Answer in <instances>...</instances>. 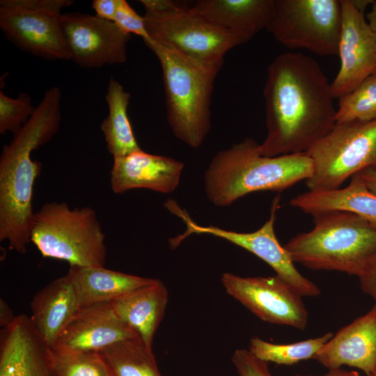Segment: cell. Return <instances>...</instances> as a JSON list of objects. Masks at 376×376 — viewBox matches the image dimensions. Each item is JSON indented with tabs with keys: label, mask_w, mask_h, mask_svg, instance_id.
Wrapping results in <instances>:
<instances>
[{
	"label": "cell",
	"mask_w": 376,
	"mask_h": 376,
	"mask_svg": "<svg viewBox=\"0 0 376 376\" xmlns=\"http://www.w3.org/2000/svg\"><path fill=\"white\" fill-rule=\"evenodd\" d=\"M263 95L264 156L307 152L336 124L331 84L310 56L292 52L277 56L267 68Z\"/></svg>",
	"instance_id": "1"
},
{
	"label": "cell",
	"mask_w": 376,
	"mask_h": 376,
	"mask_svg": "<svg viewBox=\"0 0 376 376\" xmlns=\"http://www.w3.org/2000/svg\"><path fill=\"white\" fill-rule=\"evenodd\" d=\"M61 106L60 88H49L0 155V241H7L10 249L20 253L26 252L31 242L33 187L42 167L31 154L58 132Z\"/></svg>",
	"instance_id": "2"
},
{
	"label": "cell",
	"mask_w": 376,
	"mask_h": 376,
	"mask_svg": "<svg viewBox=\"0 0 376 376\" xmlns=\"http://www.w3.org/2000/svg\"><path fill=\"white\" fill-rule=\"evenodd\" d=\"M313 169L306 152L264 156L260 144L247 137L216 154L205 171L204 189L210 202L224 207L255 191L285 190L308 180Z\"/></svg>",
	"instance_id": "3"
},
{
	"label": "cell",
	"mask_w": 376,
	"mask_h": 376,
	"mask_svg": "<svg viewBox=\"0 0 376 376\" xmlns=\"http://www.w3.org/2000/svg\"><path fill=\"white\" fill-rule=\"evenodd\" d=\"M143 42L162 67L167 120L174 136L198 148L210 131L212 95L224 60L203 61Z\"/></svg>",
	"instance_id": "4"
},
{
	"label": "cell",
	"mask_w": 376,
	"mask_h": 376,
	"mask_svg": "<svg viewBox=\"0 0 376 376\" xmlns=\"http://www.w3.org/2000/svg\"><path fill=\"white\" fill-rule=\"evenodd\" d=\"M314 226L291 238L284 247L294 263L313 270H333L358 276L376 254V227L348 211L313 214Z\"/></svg>",
	"instance_id": "5"
},
{
	"label": "cell",
	"mask_w": 376,
	"mask_h": 376,
	"mask_svg": "<svg viewBox=\"0 0 376 376\" xmlns=\"http://www.w3.org/2000/svg\"><path fill=\"white\" fill-rule=\"evenodd\" d=\"M105 235L95 210L69 207L65 201L47 202L35 212L31 242L42 256L70 266H104Z\"/></svg>",
	"instance_id": "6"
},
{
	"label": "cell",
	"mask_w": 376,
	"mask_h": 376,
	"mask_svg": "<svg viewBox=\"0 0 376 376\" xmlns=\"http://www.w3.org/2000/svg\"><path fill=\"white\" fill-rule=\"evenodd\" d=\"M152 42L203 61L224 60L231 49L247 40L216 26L191 7L171 0H141Z\"/></svg>",
	"instance_id": "7"
},
{
	"label": "cell",
	"mask_w": 376,
	"mask_h": 376,
	"mask_svg": "<svg viewBox=\"0 0 376 376\" xmlns=\"http://www.w3.org/2000/svg\"><path fill=\"white\" fill-rule=\"evenodd\" d=\"M306 153L313 166L308 191L340 189L361 171L376 168V120L336 123Z\"/></svg>",
	"instance_id": "8"
},
{
	"label": "cell",
	"mask_w": 376,
	"mask_h": 376,
	"mask_svg": "<svg viewBox=\"0 0 376 376\" xmlns=\"http://www.w3.org/2000/svg\"><path fill=\"white\" fill-rule=\"evenodd\" d=\"M340 0H274L266 29L283 45L320 56L338 55Z\"/></svg>",
	"instance_id": "9"
},
{
	"label": "cell",
	"mask_w": 376,
	"mask_h": 376,
	"mask_svg": "<svg viewBox=\"0 0 376 376\" xmlns=\"http://www.w3.org/2000/svg\"><path fill=\"white\" fill-rule=\"evenodd\" d=\"M71 0H1L0 28L21 50L47 60H71L61 10Z\"/></svg>",
	"instance_id": "10"
},
{
	"label": "cell",
	"mask_w": 376,
	"mask_h": 376,
	"mask_svg": "<svg viewBox=\"0 0 376 376\" xmlns=\"http://www.w3.org/2000/svg\"><path fill=\"white\" fill-rule=\"evenodd\" d=\"M279 198L272 206L269 219L258 230L251 233H237L214 226H200L191 219L189 214L175 203L169 199L164 206L178 217L186 226L185 231L170 240L173 247L192 234H207L228 240L253 253L267 263L284 281L301 297H317L320 294L319 287L304 276L295 267L290 253L279 242L274 232L276 212L279 207Z\"/></svg>",
	"instance_id": "11"
},
{
	"label": "cell",
	"mask_w": 376,
	"mask_h": 376,
	"mask_svg": "<svg viewBox=\"0 0 376 376\" xmlns=\"http://www.w3.org/2000/svg\"><path fill=\"white\" fill-rule=\"evenodd\" d=\"M226 292L262 320L304 329L308 313L302 297L279 276L242 277L224 273Z\"/></svg>",
	"instance_id": "12"
},
{
	"label": "cell",
	"mask_w": 376,
	"mask_h": 376,
	"mask_svg": "<svg viewBox=\"0 0 376 376\" xmlns=\"http://www.w3.org/2000/svg\"><path fill=\"white\" fill-rule=\"evenodd\" d=\"M61 24L71 60L79 66L100 68L126 62L131 36L113 22L73 12L62 14Z\"/></svg>",
	"instance_id": "13"
},
{
	"label": "cell",
	"mask_w": 376,
	"mask_h": 376,
	"mask_svg": "<svg viewBox=\"0 0 376 376\" xmlns=\"http://www.w3.org/2000/svg\"><path fill=\"white\" fill-rule=\"evenodd\" d=\"M342 25L338 55L340 66L331 83L334 98H340L376 75V31L352 0H340Z\"/></svg>",
	"instance_id": "14"
},
{
	"label": "cell",
	"mask_w": 376,
	"mask_h": 376,
	"mask_svg": "<svg viewBox=\"0 0 376 376\" xmlns=\"http://www.w3.org/2000/svg\"><path fill=\"white\" fill-rule=\"evenodd\" d=\"M137 336L118 318L111 303L97 304L79 308L61 331L52 348L56 352L99 353L115 343Z\"/></svg>",
	"instance_id": "15"
},
{
	"label": "cell",
	"mask_w": 376,
	"mask_h": 376,
	"mask_svg": "<svg viewBox=\"0 0 376 376\" xmlns=\"http://www.w3.org/2000/svg\"><path fill=\"white\" fill-rule=\"evenodd\" d=\"M0 376H58L52 347L27 318L1 330Z\"/></svg>",
	"instance_id": "16"
},
{
	"label": "cell",
	"mask_w": 376,
	"mask_h": 376,
	"mask_svg": "<svg viewBox=\"0 0 376 376\" xmlns=\"http://www.w3.org/2000/svg\"><path fill=\"white\" fill-rule=\"evenodd\" d=\"M313 359L329 370L346 365L370 376L376 368V304L340 329Z\"/></svg>",
	"instance_id": "17"
},
{
	"label": "cell",
	"mask_w": 376,
	"mask_h": 376,
	"mask_svg": "<svg viewBox=\"0 0 376 376\" xmlns=\"http://www.w3.org/2000/svg\"><path fill=\"white\" fill-rule=\"evenodd\" d=\"M184 168L182 162L142 149L113 159L110 172L112 191L117 194L134 189H148L162 194L178 187Z\"/></svg>",
	"instance_id": "18"
},
{
	"label": "cell",
	"mask_w": 376,
	"mask_h": 376,
	"mask_svg": "<svg viewBox=\"0 0 376 376\" xmlns=\"http://www.w3.org/2000/svg\"><path fill=\"white\" fill-rule=\"evenodd\" d=\"M191 8L216 26L248 41L267 29L273 14L274 0H199Z\"/></svg>",
	"instance_id": "19"
},
{
	"label": "cell",
	"mask_w": 376,
	"mask_h": 376,
	"mask_svg": "<svg viewBox=\"0 0 376 376\" xmlns=\"http://www.w3.org/2000/svg\"><path fill=\"white\" fill-rule=\"evenodd\" d=\"M30 320L52 347L64 327L79 309L72 281L67 273L51 281L32 299Z\"/></svg>",
	"instance_id": "20"
},
{
	"label": "cell",
	"mask_w": 376,
	"mask_h": 376,
	"mask_svg": "<svg viewBox=\"0 0 376 376\" xmlns=\"http://www.w3.org/2000/svg\"><path fill=\"white\" fill-rule=\"evenodd\" d=\"M168 291L162 281L134 290L111 303L118 318L152 349L155 334L164 318Z\"/></svg>",
	"instance_id": "21"
},
{
	"label": "cell",
	"mask_w": 376,
	"mask_h": 376,
	"mask_svg": "<svg viewBox=\"0 0 376 376\" xmlns=\"http://www.w3.org/2000/svg\"><path fill=\"white\" fill-rule=\"evenodd\" d=\"M68 274L72 281L79 308L110 304L156 280L108 269L104 266H70Z\"/></svg>",
	"instance_id": "22"
},
{
	"label": "cell",
	"mask_w": 376,
	"mask_h": 376,
	"mask_svg": "<svg viewBox=\"0 0 376 376\" xmlns=\"http://www.w3.org/2000/svg\"><path fill=\"white\" fill-rule=\"evenodd\" d=\"M290 205L311 214L328 210L352 212L376 227V194L366 188L357 174L345 187L325 191H308L294 197Z\"/></svg>",
	"instance_id": "23"
},
{
	"label": "cell",
	"mask_w": 376,
	"mask_h": 376,
	"mask_svg": "<svg viewBox=\"0 0 376 376\" xmlns=\"http://www.w3.org/2000/svg\"><path fill=\"white\" fill-rule=\"evenodd\" d=\"M130 97V93L117 80L111 77L105 95L109 113L100 127L107 150L113 159L141 150L127 115Z\"/></svg>",
	"instance_id": "24"
},
{
	"label": "cell",
	"mask_w": 376,
	"mask_h": 376,
	"mask_svg": "<svg viewBox=\"0 0 376 376\" xmlns=\"http://www.w3.org/2000/svg\"><path fill=\"white\" fill-rule=\"evenodd\" d=\"M99 353L112 376H162L152 349L139 336L120 341Z\"/></svg>",
	"instance_id": "25"
},
{
	"label": "cell",
	"mask_w": 376,
	"mask_h": 376,
	"mask_svg": "<svg viewBox=\"0 0 376 376\" xmlns=\"http://www.w3.org/2000/svg\"><path fill=\"white\" fill-rule=\"evenodd\" d=\"M334 336L331 332L315 338L290 344H275L257 336L251 338L249 350L258 359L279 365H292L302 360L313 359L320 349Z\"/></svg>",
	"instance_id": "26"
},
{
	"label": "cell",
	"mask_w": 376,
	"mask_h": 376,
	"mask_svg": "<svg viewBox=\"0 0 376 376\" xmlns=\"http://www.w3.org/2000/svg\"><path fill=\"white\" fill-rule=\"evenodd\" d=\"M336 123L376 120V75H371L349 93L340 97Z\"/></svg>",
	"instance_id": "27"
},
{
	"label": "cell",
	"mask_w": 376,
	"mask_h": 376,
	"mask_svg": "<svg viewBox=\"0 0 376 376\" xmlns=\"http://www.w3.org/2000/svg\"><path fill=\"white\" fill-rule=\"evenodd\" d=\"M53 353L58 376H112L109 366L98 352L53 350Z\"/></svg>",
	"instance_id": "28"
},
{
	"label": "cell",
	"mask_w": 376,
	"mask_h": 376,
	"mask_svg": "<svg viewBox=\"0 0 376 376\" xmlns=\"http://www.w3.org/2000/svg\"><path fill=\"white\" fill-rule=\"evenodd\" d=\"M31 97L26 93H19L17 98H11L0 91V134H15L28 121L35 111Z\"/></svg>",
	"instance_id": "29"
},
{
	"label": "cell",
	"mask_w": 376,
	"mask_h": 376,
	"mask_svg": "<svg viewBox=\"0 0 376 376\" xmlns=\"http://www.w3.org/2000/svg\"><path fill=\"white\" fill-rule=\"evenodd\" d=\"M113 22L125 33L139 36L143 41L150 40L143 17L125 0H119Z\"/></svg>",
	"instance_id": "30"
},
{
	"label": "cell",
	"mask_w": 376,
	"mask_h": 376,
	"mask_svg": "<svg viewBox=\"0 0 376 376\" xmlns=\"http://www.w3.org/2000/svg\"><path fill=\"white\" fill-rule=\"evenodd\" d=\"M232 362L240 376H272L268 363L256 357L249 350H236Z\"/></svg>",
	"instance_id": "31"
},
{
	"label": "cell",
	"mask_w": 376,
	"mask_h": 376,
	"mask_svg": "<svg viewBox=\"0 0 376 376\" xmlns=\"http://www.w3.org/2000/svg\"><path fill=\"white\" fill-rule=\"evenodd\" d=\"M357 277L361 290L371 297L376 304V254L370 258Z\"/></svg>",
	"instance_id": "32"
},
{
	"label": "cell",
	"mask_w": 376,
	"mask_h": 376,
	"mask_svg": "<svg viewBox=\"0 0 376 376\" xmlns=\"http://www.w3.org/2000/svg\"><path fill=\"white\" fill-rule=\"evenodd\" d=\"M119 0H94L92 7L95 15L102 19L113 22Z\"/></svg>",
	"instance_id": "33"
},
{
	"label": "cell",
	"mask_w": 376,
	"mask_h": 376,
	"mask_svg": "<svg viewBox=\"0 0 376 376\" xmlns=\"http://www.w3.org/2000/svg\"><path fill=\"white\" fill-rule=\"evenodd\" d=\"M366 188L376 194V168H368L357 173Z\"/></svg>",
	"instance_id": "34"
},
{
	"label": "cell",
	"mask_w": 376,
	"mask_h": 376,
	"mask_svg": "<svg viewBox=\"0 0 376 376\" xmlns=\"http://www.w3.org/2000/svg\"><path fill=\"white\" fill-rule=\"evenodd\" d=\"M16 316H14L13 311L6 302L1 299L0 300V325L2 328L8 327L15 320Z\"/></svg>",
	"instance_id": "35"
},
{
	"label": "cell",
	"mask_w": 376,
	"mask_h": 376,
	"mask_svg": "<svg viewBox=\"0 0 376 376\" xmlns=\"http://www.w3.org/2000/svg\"><path fill=\"white\" fill-rule=\"evenodd\" d=\"M295 376H313V375H297ZM324 376H360V375L354 370L348 371L341 368L329 370V373Z\"/></svg>",
	"instance_id": "36"
},
{
	"label": "cell",
	"mask_w": 376,
	"mask_h": 376,
	"mask_svg": "<svg viewBox=\"0 0 376 376\" xmlns=\"http://www.w3.org/2000/svg\"><path fill=\"white\" fill-rule=\"evenodd\" d=\"M366 18L370 27L376 31V1L372 3L371 10L368 13Z\"/></svg>",
	"instance_id": "37"
},
{
	"label": "cell",
	"mask_w": 376,
	"mask_h": 376,
	"mask_svg": "<svg viewBox=\"0 0 376 376\" xmlns=\"http://www.w3.org/2000/svg\"><path fill=\"white\" fill-rule=\"evenodd\" d=\"M370 376H376V368L375 372Z\"/></svg>",
	"instance_id": "38"
}]
</instances>
